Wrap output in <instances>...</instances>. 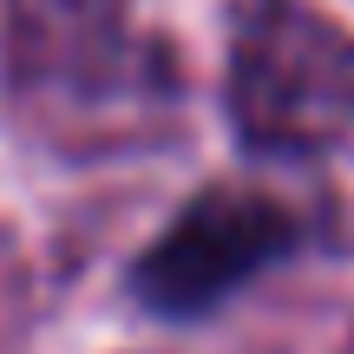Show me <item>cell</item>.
Segmentation results:
<instances>
[{
  "mask_svg": "<svg viewBox=\"0 0 354 354\" xmlns=\"http://www.w3.org/2000/svg\"><path fill=\"white\" fill-rule=\"evenodd\" d=\"M302 223L282 197L256 184H210L151 236V250L131 263V295L151 315L197 322L250 289L263 269L295 256Z\"/></svg>",
  "mask_w": 354,
  "mask_h": 354,
  "instance_id": "3957f363",
  "label": "cell"
},
{
  "mask_svg": "<svg viewBox=\"0 0 354 354\" xmlns=\"http://www.w3.org/2000/svg\"><path fill=\"white\" fill-rule=\"evenodd\" d=\"M13 105L73 151L145 145L177 105V66L131 0H7Z\"/></svg>",
  "mask_w": 354,
  "mask_h": 354,
  "instance_id": "6da1fadb",
  "label": "cell"
},
{
  "mask_svg": "<svg viewBox=\"0 0 354 354\" xmlns=\"http://www.w3.org/2000/svg\"><path fill=\"white\" fill-rule=\"evenodd\" d=\"M223 112L250 158H328L354 138V33L315 0H236Z\"/></svg>",
  "mask_w": 354,
  "mask_h": 354,
  "instance_id": "7a4b0ae2",
  "label": "cell"
},
{
  "mask_svg": "<svg viewBox=\"0 0 354 354\" xmlns=\"http://www.w3.org/2000/svg\"><path fill=\"white\" fill-rule=\"evenodd\" d=\"M348 354H354V348H348Z\"/></svg>",
  "mask_w": 354,
  "mask_h": 354,
  "instance_id": "277c9868",
  "label": "cell"
}]
</instances>
